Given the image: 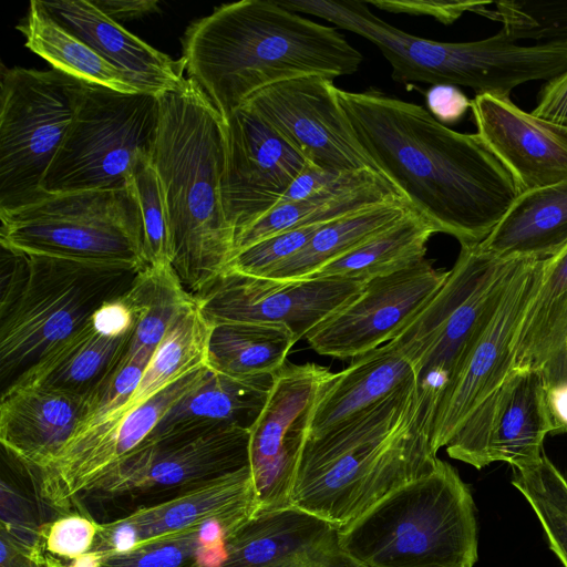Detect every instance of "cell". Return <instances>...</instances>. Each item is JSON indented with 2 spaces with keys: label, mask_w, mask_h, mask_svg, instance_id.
I'll return each instance as SVG.
<instances>
[{
  "label": "cell",
  "mask_w": 567,
  "mask_h": 567,
  "mask_svg": "<svg viewBox=\"0 0 567 567\" xmlns=\"http://www.w3.org/2000/svg\"><path fill=\"white\" fill-rule=\"evenodd\" d=\"M337 95L357 140L411 209L461 246L482 243L520 194L477 133L378 90Z\"/></svg>",
  "instance_id": "obj_1"
},
{
  "label": "cell",
  "mask_w": 567,
  "mask_h": 567,
  "mask_svg": "<svg viewBox=\"0 0 567 567\" xmlns=\"http://www.w3.org/2000/svg\"><path fill=\"white\" fill-rule=\"evenodd\" d=\"M187 78L224 120L275 83L353 74L363 58L334 28L275 0L221 4L194 22L182 39Z\"/></svg>",
  "instance_id": "obj_2"
},
{
  "label": "cell",
  "mask_w": 567,
  "mask_h": 567,
  "mask_svg": "<svg viewBox=\"0 0 567 567\" xmlns=\"http://www.w3.org/2000/svg\"><path fill=\"white\" fill-rule=\"evenodd\" d=\"M420 419L416 384L307 437L291 506L340 529L437 462Z\"/></svg>",
  "instance_id": "obj_3"
},
{
  "label": "cell",
  "mask_w": 567,
  "mask_h": 567,
  "mask_svg": "<svg viewBox=\"0 0 567 567\" xmlns=\"http://www.w3.org/2000/svg\"><path fill=\"white\" fill-rule=\"evenodd\" d=\"M151 158L161 178L172 235V266L193 296L221 275L235 233L221 196L226 123L190 79L158 96Z\"/></svg>",
  "instance_id": "obj_4"
},
{
  "label": "cell",
  "mask_w": 567,
  "mask_h": 567,
  "mask_svg": "<svg viewBox=\"0 0 567 567\" xmlns=\"http://www.w3.org/2000/svg\"><path fill=\"white\" fill-rule=\"evenodd\" d=\"M0 247L3 389L126 292L141 270Z\"/></svg>",
  "instance_id": "obj_5"
},
{
  "label": "cell",
  "mask_w": 567,
  "mask_h": 567,
  "mask_svg": "<svg viewBox=\"0 0 567 567\" xmlns=\"http://www.w3.org/2000/svg\"><path fill=\"white\" fill-rule=\"evenodd\" d=\"M361 567H473L477 525L468 486L447 462L393 489L338 530Z\"/></svg>",
  "instance_id": "obj_6"
},
{
  "label": "cell",
  "mask_w": 567,
  "mask_h": 567,
  "mask_svg": "<svg viewBox=\"0 0 567 567\" xmlns=\"http://www.w3.org/2000/svg\"><path fill=\"white\" fill-rule=\"evenodd\" d=\"M520 260L493 257L478 245L461 246L445 282L390 340L414 368L420 419L429 436L442 398Z\"/></svg>",
  "instance_id": "obj_7"
},
{
  "label": "cell",
  "mask_w": 567,
  "mask_h": 567,
  "mask_svg": "<svg viewBox=\"0 0 567 567\" xmlns=\"http://www.w3.org/2000/svg\"><path fill=\"white\" fill-rule=\"evenodd\" d=\"M0 246L99 264L148 266L140 207L131 188L45 194L0 210Z\"/></svg>",
  "instance_id": "obj_8"
},
{
  "label": "cell",
  "mask_w": 567,
  "mask_h": 567,
  "mask_svg": "<svg viewBox=\"0 0 567 567\" xmlns=\"http://www.w3.org/2000/svg\"><path fill=\"white\" fill-rule=\"evenodd\" d=\"M158 120V96L85 83L72 124L44 176L43 190L131 188L137 157L152 154Z\"/></svg>",
  "instance_id": "obj_9"
},
{
  "label": "cell",
  "mask_w": 567,
  "mask_h": 567,
  "mask_svg": "<svg viewBox=\"0 0 567 567\" xmlns=\"http://www.w3.org/2000/svg\"><path fill=\"white\" fill-rule=\"evenodd\" d=\"M84 84L55 69L2 65L0 210L48 194L42 183L72 124Z\"/></svg>",
  "instance_id": "obj_10"
},
{
  "label": "cell",
  "mask_w": 567,
  "mask_h": 567,
  "mask_svg": "<svg viewBox=\"0 0 567 567\" xmlns=\"http://www.w3.org/2000/svg\"><path fill=\"white\" fill-rule=\"evenodd\" d=\"M248 430L223 424L150 435L81 503L152 505L248 466Z\"/></svg>",
  "instance_id": "obj_11"
},
{
  "label": "cell",
  "mask_w": 567,
  "mask_h": 567,
  "mask_svg": "<svg viewBox=\"0 0 567 567\" xmlns=\"http://www.w3.org/2000/svg\"><path fill=\"white\" fill-rule=\"evenodd\" d=\"M334 373L316 363H286L249 431V467L258 512L291 506V492L316 404ZM257 512V513H258Z\"/></svg>",
  "instance_id": "obj_12"
},
{
  "label": "cell",
  "mask_w": 567,
  "mask_h": 567,
  "mask_svg": "<svg viewBox=\"0 0 567 567\" xmlns=\"http://www.w3.org/2000/svg\"><path fill=\"white\" fill-rule=\"evenodd\" d=\"M545 260L519 261L497 308L470 347L432 421L430 442L435 453L445 447L467 417L512 372L517 339L539 290Z\"/></svg>",
  "instance_id": "obj_13"
},
{
  "label": "cell",
  "mask_w": 567,
  "mask_h": 567,
  "mask_svg": "<svg viewBox=\"0 0 567 567\" xmlns=\"http://www.w3.org/2000/svg\"><path fill=\"white\" fill-rule=\"evenodd\" d=\"M367 282L334 277L277 280L225 271L194 295L213 327L231 322L285 324L296 340L362 292Z\"/></svg>",
  "instance_id": "obj_14"
},
{
  "label": "cell",
  "mask_w": 567,
  "mask_h": 567,
  "mask_svg": "<svg viewBox=\"0 0 567 567\" xmlns=\"http://www.w3.org/2000/svg\"><path fill=\"white\" fill-rule=\"evenodd\" d=\"M333 80L306 75L255 93L251 106L315 167L333 173L379 172L357 140ZM381 174V173H380Z\"/></svg>",
  "instance_id": "obj_15"
},
{
  "label": "cell",
  "mask_w": 567,
  "mask_h": 567,
  "mask_svg": "<svg viewBox=\"0 0 567 567\" xmlns=\"http://www.w3.org/2000/svg\"><path fill=\"white\" fill-rule=\"evenodd\" d=\"M553 426L546 385L536 369H514L445 445L451 458L481 470L493 462L523 468L543 457Z\"/></svg>",
  "instance_id": "obj_16"
},
{
  "label": "cell",
  "mask_w": 567,
  "mask_h": 567,
  "mask_svg": "<svg viewBox=\"0 0 567 567\" xmlns=\"http://www.w3.org/2000/svg\"><path fill=\"white\" fill-rule=\"evenodd\" d=\"M225 123L221 196L236 237L278 206L292 181L311 164L248 104Z\"/></svg>",
  "instance_id": "obj_17"
},
{
  "label": "cell",
  "mask_w": 567,
  "mask_h": 567,
  "mask_svg": "<svg viewBox=\"0 0 567 567\" xmlns=\"http://www.w3.org/2000/svg\"><path fill=\"white\" fill-rule=\"evenodd\" d=\"M450 270L427 260L367 281L305 339L321 355L357 358L389 342L445 282Z\"/></svg>",
  "instance_id": "obj_18"
},
{
  "label": "cell",
  "mask_w": 567,
  "mask_h": 567,
  "mask_svg": "<svg viewBox=\"0 0 567 567\" xmlns=\"http://www.w3.org/2000/svg\"><path fill=\"white\" fill-rule=\"evenodd\" d=\"M257 512L258 499L248 465L171 498L99 523L91 551H124L208 523H220L237 532Z\"/></svg>",
  "instance_id": "obj_19"
},
{
  "label": "cell",
  "mask_w": 567,
  "mask_h": 567,
  "mask_svg": "<svg viewBox=\"0 0 567 567\" xmlns=\"http://www.w3.org/2000/svg\"><path fill=\"white\" fill-rule=\"evenodd\" d=\"M477 134L511 173L520 193L567 181V126L527 113L509 97L471 100Z\"/></svg>",
  "instance_id": "obj_20"
},
{
  "label": "cell",
  "mask_w": 567,
  "mask_h": 567,
  "mask_svg": "<svg viewBox=\"0 0 567 567\" xmlns=\"http://www.w3.org/2000/svg\"><path fill=\"white\" fill-rule=\"evenodd\" d=\"M338 530L295 506L258 512L213 567H361L342 550Z\"/></svg>",
  "instance_id": "obj_21"
},
{
  "label": "cell",
  "mask_w": 567,
  "mask_h": 567,
  "mask_svg": "<svg viewBox=\"0 0 567 567\" xmlns=\"http://www.w3.org/2000/svg\"><path fill=\"white\" fill-rule=\"evenodd\" d=\"M87 399L44 386H8L0 401V442L30 473L49 467L74 436Z\"/></svg>",
  "instance_id": "obj_22"
},
{
  "label": "cell",
  "mask_w": 567,
  "mask_h": 567,
  "mask_svg": "<svg viewBox=\"0 0 567 567\" xmlns=\"http://www.w3.org/2000/svg\"><path fill=\"white\" fill-rule=\"evenodd\" d=\"M41 1L65 29L115 68L138 92L159 96L185 81V63L154 49L99 10L92 1Z\"/></svg>",
  "instance_id": "obj_23"
},
{
  "label": "cell",
  "mask_w": 567,
  "mask_h": 567,
  "mask_svg": "<svg viewBox=\"0 0 567 567\" xmlns=\"http://www.w3.org/2000/svg\"><path fill=\"white\" fill-rule=\"evenodd\" d=\"M133 328L115 331L92 316L8 386H44L87 399L126 354Z\"/></svg>",
  "instance_id": "obj_24"
},
{
  "label": "cell",
  "mask_w": 567,
  "mask_h": 567,
  "mask_svg": "<svg viewBox=\"0 0 567 567\" xmlns=\"http://www.w3.org/2000/svg\"><path fill=\"white\" fill-rule=\"evenodd\" d=\"M415 383L412 363L389 341L334 373L312 414L308 437L340 425Z\"/></svg>",
  "instance_id": "obj_25"
},
{
  "label": "cell",
  "mask_w": 567,
  "mask_h": 567,
  "mask_svg": "<svg viewBox=\"0 0 567 567\" xmlns=\"http://www.w3.org/2000/svg\"><path fill=\"white\" fill-rule=\"evenodd\" d=\"M480 248L503 260H544L567 247V181L523 192Z\"/></svg>",
  "instance_id": "obj_26"
},
{
  "label": "cell",
  "mask_w": 567,
  "mask_h": 567,
  "mask_svg": "<svg viewBox=\"0 0 567 567\" xmlns=\"http://www.w3.org/2000/svg\"><path fill=\"white\" fill-rule=\"evenodd\" d=\"M396 199L404 198L382 174L370 169L348 173L320 193L302 200L276 206L266 216L237 234L234 254L278 233L302 226L328 224Z\"/></svg>",
  "instance_id": "obj_27"
},
{
  "label": "cell",
  "mask_w": 567,
  "mask_h": 567,
  "mask_svg": "<svg viewBox=\"0 0 567 567\" xmlns=\"http://www.w3.org/2000/svg\"><path fill=\"white\" fill-rule=\"evenodd\" d=\"M275 375L243 378L209 369L198 385L166 412L151 435L203 424L250 431L267 403Z\"/></svg>",
  "instance_id": "obj_28"
},
{
  "label": "cell",
  "mask_w": 567,
  "mask_h": 567,
  "mask_svg": "<svg viewBox=\"0 0 567 567\" xmlns=\"http://www.w3.org/2000/svg\"><path fill=\"white\" fill-rule=\"evenodd\" d=\"M210 332L212 326L204 318L193 298L181 309L156 347L127 404L120 412L101 422L130 412L171 384L207 365Z\"/></svg>",
  "instance_id": "obj_29"
},
{
  "label": "cell",
  "mask_w": 567,
  "mask_h": 567,
  "mask_svg": "<svg viewBox=\"0 0 567 567\" xmlns=\"http://www.w3.org/2000/svg\"><path fill=\"white\" fill-rule=\"evenodd\" d=\"M17 29L25 38V47L53 69L87 84L122 93H141L92 48L59 23L40 0L30 2L28 13Z\"/></svg>",
  "instance_id": "obj_30"
},
{
  "label": "cell",
  "mask_w": 567,
  "mask_h": 567,
  "mask_svg": "<svg viewBox=\"0 0 567 567\" xmlns=\"http://www.w3.org/2000/svg\"><path fill=\"white\" fill-rule=\"evenodd\" d=\"M411 207L405 199L383 203L321 226L307 245L266 278H311L327 264L347 255L400 220Z\"/></svg>",
  "instance_id": "obj_31"
},
{
  "label": "cell",
  "mask_w": 567,
  "mask_h": 567,
  "mask_svg": "<svg viewBox=\"0 0 567 567\" xmlns=\"http://www.w3.org/2000/svg\"><path fill=\"white\" fill-rule=\"evenodd\" d=\"M297 342L279 323L231 322L212 327L206 364L233 377L276 374Z\"/></svg>",
  "instance_id": "obj_32"
},
{
  "label": "cell",
  "mask_w": 567,
  "mask_h": 567,
  "mask_svg": "<svg viewBox=\"0 0 567 567\" xmlns=\"http://www.w3.org/2000/svg\"><path fill=\"white\" fill-rule=\"evenodd\" d=\"M434 227L410 209L400 220L347 255L327 264L312 277L369 281L413 266L425 258Z\"/></svg>",
  "instance_id": "obj_33"
},
{
  "label": "cell",
  "mask_w": 567,
  "mask_h": 567,
  "mask_svg": "<svg viewBox=\"0 0 567 567\" xmlns=\"http://www.w3.org/2000/svg\"><path fill=\"white\" fill-rule=\"evenodd\" d=\"M193 298L172 265L147 266L140 270L122 295L134 318L126 354L150 361L181 309Z\"/></svg>",
  "instance_id": "obj_34"
},
{
  "label": "cell",
  "mask_w": 567,
  "mask_h": 567,
  "mask_svg": "<svg viewBox=\"0 0 567 567\" xmlns=\"http://www.w3.org/2000/svg\"><path fill=\"white\" fill-rule=\"evenodd\" d=\"M234 533L220 523H208L128 550L100 554L101 567H213Z\"/></svg>",
  "instance_id": "obj_35"
},
{
  "label": "cell",
  "mask_w": 567,
  "mask_h": 567,
  "mask_svg": "<svg viewBox=\"0 0 567 567\" xmlns=\"http://www.w3.org/2000/svg\"><path fill=\"white\" fill-rule=\"evenodd\" d=\"M513 470L512 484L529 503L550 549L567 567V480L545 455L530 466Z\"/></svg>",
  "instance_id": "obj_36"
},
{
  "label": "cell",
  "mask_w": 567,
  "mask_h": 567,
  "mask_svg": "<svg viewBox=\"0 0 567 567\" xmlns=\"http://www.w3.org/2000/svg\"><path fill=\"white\" fill-rule=\"evenodd\" d=\"M131 187L136 197L148 266L172 265L169 216L164 188L151 155H140L134 164Z\"/></svg>",
  "instance_id": "obj_37"
},
{
  "label": "cell",
  "mask_w": 567,
  "mask_h": 567,
  "mask_svg": "<svg viewBox=\"0 0 567 567\" xmlns=\"http://www.w3.org/2000/svg\"><path fill=\"white\" fill-rule=\"evenodd\" d=\"M492 19L502 22L507 37L534 40L540 43L567 41L566 1H517L495 2Z\"/></svg>",
  "instance_id": "obj_38"
},
{
  "label": "cell",
  "mask_w": 567,
  "mask_h": 567,
  "mask_svg": "<svg viewBox=\"0 0 567 567\" xmlns=\"http://www.w3.org/2000/svg\"><path fill=\"white\" fill-rule=\"evenodd\" d=\"M323 225L302 226L264 238L234 254L225 271L266 278L276 267L301 250Z\"/></svg>",
  "instance_id": "obj_39"
},
{
  "label": "cell",
  "mask_w": 567,
  "mask_h": 567,
  "mask_svg": "<svg viewBox=\"0 0 567 567\" xmlns=\"http://www.w3.org/2000/svg\"><path fill=\"white\" fill-rule=\"evenodd\" d=\"M147 363L145 359L125 354L114 371L87 398L86 413L75 434L120 412L135 392Z\"/></svg>",
  "instance_id": "obj_40"
},
{
  "label": "cell",
  "mask_w": 567,
  "mask_h": 567,
  "mask_svg": "<svg viewBox=\"0 0 567 567\" xmlns=\"http://www.w3.org/2000/svg\"><path fill=\"white\" fill-rule=\"evenodd\" d=\"M99 523L80 513H68L47 523L43 547L47 554L71 560L90 553L95 543Z\"/></svg>",
  "instance_id": "obj_41"
},
{
  "label": "cell",
  "mask_w": 567,
  "mask_h": 567,
  "mask_svg": "<svg viewBox=\"0 0 567 567\" xmlns=\"http://www.w3.org/2000/svg\"><path fill=\"white\" fill-rule=\"evenodd\" d=\"M44 526L39 522L35 503L25 497L14 483L2 477L0 532L44 549Z\"/></svg>",
  "instance_id": "obj_42"
},
{
  "label": "cell",
  "mask_w": 567,
  "mask_h": 567,
  "mask_svg": "<svg viewBox=\"0 0 567 567\" xmlns=\"http://www.w3.org/2000/svg\"><path fill=\"white\" fill-rule=\"evenodd\" d=\"M368 6L393 13L429 16L444 24H451L465 12H475L491 18L492 10L485 7L489 1H443V0H364Z\"/></svg>",
  "instance_id": "obj_43"
},
{
  "label": "cell",
  "mask_w": 567,
  "mask_h": 567,
  "mask_svg": "<svg viewBox=\"0 0 567 567\" xmlns=\"http://www.w3.org/2000/svg\"><path fill=\"white\" fill-rule=\"evenodd\" d=\"M567 291V247L545 260L539 290L530 303L524 322L539 316L551 302Z\"/></svg>",
  "instance_id": "obj_44"
},
{
  "label": "cell",
  "mask_w": 567,
  "mask_h": 567,
  "mask_svg": "<svg viewBox=\"0 0 567 567\" xmlns=\"http://www.w3.org/2000/svg\"><path fill=\"white\" fill-rule=\"evenodd\" d=\"M427 111L440 123H457L471 109V100L455 85L435 84L425 92Z\"/></svg>",
  "instance_id": "obj_45"
},
{
  "label": "cell",
  "mask_w": 567,
  "mask_h": 567,
  "mask_svg": "<svg viewBox=\"0 0 567 567\" xmlns=\"http://www.w3.org/2000/svg\"><path fill=\"white\" fill-rule=\"evenodd\" d=\"M532 114L555 124L567 126V70L548 80L537 96Z\"/></svg>",
  "instance_id": "obj_46"
},
{
  "label": "cell",
  "mask_w": 567,
  "mask_h": 567,
  "mask_svg": "<svg viewBox=\"0 0 567 567\" xmlns=\"http://www.w3.org/2000/svg\"><path fill=\"white\" fill-rule=\"evenodd\" d=\"M348 173H333L312 165L303 169L290 184L280 204L302 200L336 184Z\"/></svg>",
  "instance_id": "obj_47"
},
{
  "label": "cell",
  "mask_w": 567,
  "mask_h": 567,
  "mask_svg": "<svg viewBox=\"0 0 567 567\" xmlns=\"http://www.w3.org/2000/svg\"><path fill=\"white\" fill-rule=\"evenodd\" d=\"M0 567H40L47 560L43 548L33 547L0 532Z\"/></svg>",
  "instance_id": "obj_48"
},
{
  "label": "cell",
  "mask_w": 567,
  "mask_h": 567,
  "mask_svg": "<svg viewBox=\"0 0 567 567\" xmlns=\"http://www.w3.org/2000/svg\"><path fill=\"white\" fill-rule=\"evenodd\" d=\"M92 2L117 23L141 19L159 11L156 0H92Z\"/></svg>",
  "instance_id": "obj_49"
},
{
  "label": "cell",
  "mask_w": 567,
  "mask_h": 567,
  "mask_svg": "<svg viewBox=\"0 0 567 567\" xmlns=\"http://www.w3.org/2000/svg\"><path fill=\"white\" fill-rule=\"evenodd\" d=\"M546 405L553 434L567 433V382L546 386Z\"/></svg>",
  "instance_id": "obj_50"
},
{
  "label": "cell",
  "mask_w": 567,
  "mask_h": 567,
  "mask_svg": "<svg viewBox=\"0 0 567 567\" xmlns=\"http://www.w3.org/2000/svg\"><path fill=\"white\" fill-rule=\"evenodd\" d=\"M546 386L567 382V341L566 343L539 369Z\"/></svg>",
  "instance_id": "obj_51"
},
{
  "label": "cell",
  "mask_w": 567,
  "mask_h": 567,
  "mask_svg": "<svg viewBox=\"0 0 567 567\" xmlns=\"http://www.w3.org/2000/svg\"><path fill=\"white\" fill-rule=\"evenodd\" d=\"M60 567H101V555L90 551L78 558L69 560V563H61Z\"/></svg>",
  "instance_id": "obj_52"
},
{
  "label": "cell",
  "mask_w": 567,
  "mask_h": 567,
  "mask_svg": "<svg viewBox=\"0 0 567 567\" xmlns=\"http://www.w3.org/2000/svg\"><path fill=\"white\" fill-rule=\"evenodd\" d=\"M60 566H61V561L59 559H56L55 557L48 554L45 563L43 565H41L40 567H60Z\"/></svg>",
  "instance_id": "obj_53"
}]
</instances>
